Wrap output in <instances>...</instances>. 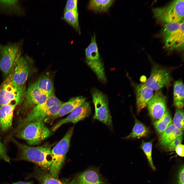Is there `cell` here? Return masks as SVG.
Instances as JSON below:
<instances>
[{"mask_svg":"<svg viewBox=\"0 0 184 184\" xmlns=\"http://www.w3.org/2000/svg\"><path fill=\"white\" fill-rule=\"evenodd\" d=\"M12 140L18 150L16 160L31 162L42 169L45 170L49 169L52 161L51 146L45 144L37 147L31 146L21 143L14 139Z\"/></svg>","mask_w":184,"mask_h":184,"instance_id":"6da1fadb","label":"cell"},{"mask_svg":"<svg viewBox=\"0 0 184 184\" xmlns=\"http://www.w3.org/2000/svg\"><path fill=\"white\" fill-rule=\"evenodd\" d=\"M18 130L16 134L17 137L25 140L30 145L39 144L51 133L42 121L29 122Z\"/></svg>","mask_w":184,"mask_h":184,"instance_id":"7a4b0ae2","label":"cell"},{"mask_svg":"<svg viewBox=\"0 0 184 184\" xmlns=\"http://www.w3.org/2000/svg\"><path fill=\"white\" fill-rule=\"evenodd\" d=\"M184 19L179 23L165 24L161 32L165 48L170 50L184 49Z\"/></svg>","mask_w":184,"mask_h":184,"instance_id":"3957f363","label":"cell"},{"mask_svg":"<svg viewBox=\"0 0 184 184\" xmlns=\"http://www.w3.org/2000/svg\"><path fill=\"white\" fill-rule=\"evenodd\" d=\"M26 91L25 85H19L13 81L11 73L0 86V106L12 103L19 104L25 99Z\"/></svg>","mask_w":184,"mask_h":184,"instance_id":"277c9868","label":"cell"},{"mask_svg":"<svg viewBox=\"0 0 184 184\" xmlns=\"http://www.w3.org/2000/svg\"><path fill=\"white\" fill-rule=\"evenodd\" d=\"M22 41L0 44V70L5 76L12 72L17 60L21 55Z\"/></svg>","mask_w":184,"mask_h":184,"instance_id":"5b68a950","label":"cell"},{"mask_svg":"<svg viewBox=\"0 0 184 184\" xmlns=\"http://www.w3.org/2000/svg\"><path fill=\"white\" fill-rule=\"evenodd\" d=\"M74 127L71 128L64 137L51 150L52 163L49 174L57 178L64 162L66 154L70 145Z\"/></svg>","mask_w":184,"mask_h":184,"instance_id":"8992f818","label":"cell"},{"mask_svg":"<svg viewBox=\"0 0 184 184\" xmlns=\"http://www.w3.org/2000/svg\"><path fill=\"white\" fill-rule=\"evenodd\" d=\"M184 1L175 0L165 7L153 8L154 17L165 24L179 23L183 19Z\"/></svg>","mask_w":184,"mask_h":184,"instance_id":"52a82bcc","label":"cell"},{"mask_svg":"<svg viewBox=\"0 0 184 184\" xmlns=\"http://www.w3.org/2000/svg\"><path fill=\"white\" fill-rule=\"evenodd\" d=\"M91 93L95 108L93 119L99 120L112 129V119L109 108L108 98L102 92L96 88L92 89Z\"/></svg>","mask_w":184,"mask_h":184,"instance_id":"ba28073f","label":"cell"},{"mask_svg":"<svg viewBox=\"0 0 184 184\" xmlns=\"http://www.w3.org/2000/svg\"><path fill=\"white\" fill-rule=\"evenodd\" d=\"M171 80L170 72L168 69L155 65L152 69L149 78L145 84L152 90L157 91L169 86Z\"/></svg>","mask_w":184,"mask_h":184,"instance_id":"9c48e42d","label":"cell"},{"mask_svg":"<svg viewBox=\"0 0 184 184\" xmlns=\"http://www.w3.org/2000/svg\"><path fill=\"white\" fill-rule=\"evenodd\" d=\"M69 184H109L98 168L91 167L78 174Z\"/></svg>","mask_w":184,"mask_h":184,"instance_id":"30bf717a","label":"cell"},{"mask_svg":"<svg viewBox=\"0 0 184 184\" xmlns=\"http://www.w3.org/2000/svg\"><path fill=\"white\" fill-rule=\"evenodd\" d=\"M49 96L42 92L34 83L31 84L26 90L22 111L27 114L35 106L44 102Z\"/></svg>","mask_w":184,"mask_h":184,"instance_id":"8fae6325","label":"cell"},{"mask_svg":"<svg viewBox=\"0 0 184 184\" xmlns=\"http://www.w3.org/2000/svg\"><path fill=\"white\" fill-rule=\"evenodd\" d=\"M89 103L85 101L72 111L67 117L62 119L52 127L51 130L55 131L62 125L67 123H75L89 116L91 113Z\"/></svg>","mask_w":184,"mask_h":184,"instance_id":"7c38bea8","label":"cell"},{"mask_svg":"<svg viewBox=\"0 0 184 184\" xmlns=\"http://www.w3.org/2000/svg\"><path fill=\"white\" fill-rule=\"evenodd\" d=\"M150 116L154 119H159L167 111L166 98L161 91L157 90L148 104Z\"/></svg>","mask_w":184,"mask_h":184,"instance_id":"4fadbf2b","label":"cell"},{"mask_svg":"<svg viewBox=\"0 0 184 184\" xmlns=\"http://www.w3.org/2000/svg\"><path fill=\"white\" fill-rule=\"evenodd\" d=\"M29 72V68L27 58L21 55L11 72L13 81L19 85L25 86L28 78Z\"/></svg>","mask_w":184,"mask_h":184,"instance_id":"5bb4252c","label":"cell"},{"mask_svg":"<svg viewBox=\"0 0 184 184\" xmlns=\"http://www.w3.org/2000/svg\"><path fill=\"white\" fill-rule=\"evenodd\" d=\"M137 111L139 112L146 107L153 95V90L145 84L138 85L136 89Z\"/></svg>","mask_w":184,"mask_h":184,"instance_id":"9a60e30c","label":"cell"},{"mask_svg":"<svg viewBox=\"0 0 184 184\" xmlns=\"http://www.w3.org/2000/svg\"><path fill=\"white\" fill-rule=\"evenodd\" d=\"M63 103L53 106L45 111L38 113L33 115L25 116L20 121L17 130L29 122L34 121H43L45 119H48L57 112Z\"/></svg>","mask_w":184,"mask_h":184,"instance_id":"2e32d148","label":"cell"},{"mask_svg":"<svg viewBox=\"0 0 184 184\" xmlns=\"http://www.w3.org/2000/svg\"><path fill=\"white\" fill-rule=\"evenodd\" d=\"M17 105L14 103L0 106V127L3 131H6L11 127L14 112Z\"/></svg>","mask_w":184,"mask_h":184,"instance_id":"e0dca14e","label":"cell"},{"mask_svg":"<svg viewBox=\"0 0 184 184\" xmlns=\"http://www.w3.org/2000/svg\"><path fill=\"white\" fill-rule=\"evenodd\" d=\"M86 99L85 98L79 96L71 98L67 101L63 103L57 112L48 119H54L71 113L76 107L85 102Z\"/></svg>","mask_w":184,"mask_h":184,"instance_id":"ac0fdd59","label":"cell"},{"mask_svg":"<svg viewBox=\"0 0 184 184\" xmlns=\"http://www.w3.org/2000/svg\"><path fill=\"white\" fill-rule=\"evenodd\" d=\"M183 131L178 129L171 123L162 133L159 139V144L166 148L175 138L183 136Z\"/></svg>","mask_w":184,"mask_h":184,"instance_id":"d6986e66","label":"cell"},{"mask_svg":"<svg viewBox=\"0 0 184 184\" xmlns=\"http://www.w3.org/2000/svg\"><path fill=\"white\" fill-rule=\"evenodd\" d=\"M0 13L18 16L24 14L18 0H0Z\"/></svg>","mask_w":184,"mask_h":184,"instance_id":"ffe728a7","label":"cell"},{"mask_svg":"<svg viewBox=\"0 0 184 184\" xmlns=\"http://www.w3.org/2000/svg\"><path fill=\"white\" fill-rule=\"evenodd\" d=\"M30 176L36 178L40 184H65L57 178L51 176L45 170L37 167Z\"/></svg>","mask_w":184,"mask_h":184,"instance_id":"44dd1931","label":"cell"},{"mask_svg":"<svg viewBox=\"0 0 184 184\" xmlns=\"http://www.w3.org/2000/svg\"><path fill=\"white\" fill-rule=\"evenodd\" d=\"M62 102L53 94L50 96L43 103L34 107L26 114V116H30L38 113L45 111L52 106L62 103Z\"/></svg>","mask_w":184,"mask_h":184,"instance_id":"7402d4cb","label":"cell"},{"mask_svg":"<svg viewBox=\"0 0 184 184\" xmlns=\"http://www.w3.org/2000/svg\"><path fill=\"white\" fill-rule=\"evenodd\" d=\"M34 83L42 92L48 96L54 94L53 83L49 75H45L41 76Z\"/></svg>","mask_w":184,"mask_h":184,"instance_id":"603a6c76","label":"cell"},{"mask_svg":"<svg viewBox=\"0 0 184 184\" xmlns=\"http://www.w3.org/2000/svg\"><path fill=\"white\" fill-rule=\"evenodd\" d=\"M174 103L178 109L184 106V85L182 82L179 80L175 82L173 88Z\"/></svg>","mask_w":184,"mask_h":184,"instance_id":"cb8c5ba5","label":"cell"},{"mask_svg":"<svg viewBox=\"0 0 184 184\" xmlns=\"http://www.w3.org/2000/svg\"><path fill=\"white\" fill-rule=\"evenodd\" d=\"M149 132V130L146 126L137 120H136L132 132L124 138H139L145 137L147 136Z\"/></svg>","mask_w":184,"mask_h":184,"instance_id":"d4e9b609","label":"cell"},{"mask_svg":"<svg viewBox=\"0 0 184 184\" xmlns=\"http://www.w3.org/2000/svg\"><path fill=\"white\" fill-rule=\"evenodd\" d=\"M114 1V0H90L89 3L88 8L90 10L97 12L106 11Z\"/></svg>","mask_w":184,"mask_h":184,"instance_id":"484cf974","label":"cell"},{"mask_svg":"<svg viewBox=\"0 0 184 184\" xmlns=\"http://www.w3.org/2000/svg\"><path fill=\"white\" fill-rule=\"evenodd\" d=\"M172 119L168 111L167 110L163 115L154 123L156 130L159 134H162L171 123Z\"/></svg>","mask_w":184,"mask_h":184,"instance_id":"4316f807","label":"cell"},{"mask_svg":"<svg viewBox=\"0 0 184 184\" xmlns=\"http://www.w3.org/2000/svg\"><path fill=\"white\" fill-rule=\"evenodd\" d=\"M63 19L76 31L80 33L78 22V14L77 11H64Z\"/></svg>","mask_w":184,"mask_h":184,"instance_id":"83f0119b","label":"cell"},{"mask_svg":"<svg viewBox=\"0 0 184 184\" xmlns=\"http://www.w3.org/2000/svg\"><path fill=\"white\" fill-rule=\"evenodd\" d=\"M151 141L143 142L141 145V148L145 154L148 163L151 168L154 170H156L154 164L152 157V147Z\"/></svg>","mask_w":184,"mask_h":184,"instance_id":"f1b7e54d","label":"cell"},{"mask_svg":"<svg viewBox=\"0 0 184 184\" xmlns=\"http://www.w3.org/2000/svg\"><path fill=\"white\" fill-rule=\"evenodd\" d=\"M173 124L178 129L184 130V112L183 110L178 109L176 110L173 119Z\"/></svg>","mask_w":184,"mask_h":184,"instance_id":"f546056e","label":"cell"},{"mask_svg":"<svg viewBox=\"0 0 184 184\" xmlns=\"http://www.w3.org/2000/svg\"><path fill=\"white\" fill-rule=\"evenodd\" d=\"M0 160L10 163V158L8 155L6 148L2 142L0 138Z\"/></svg>","mask_w":184,"mask_h":184,"instance_id":"4dcf8cb0","label":"cell"},{"mask_svg":"<svg viewBox=\"0 0 184 184\" xmlns=\"http://www.w3.org/2000/svg\"><path fill=\"white\" fill-rule=\"evenodd\" d=\"M183 138V136L177 137L168 145L165 148L166 149L170 151L175 150L176 147L178 145L181 144Z\"/></svg>","mask_w":184,"mask_h":184,"instance_id":"1f68e13d","label":"cell"},{"mask_svg":"<svg viewBox=\"0 0 184 184\" xmlns=\"http://www.w3.org/2000/svg\"><path fill=\"white\" fill-rule=\"evenodd\" d=\"M77 1L68 0L66 2L64 11H77Z\"/></svg>","mask_w":184,"mask_h":184,"instance_id":"d6a6232c","label":"cell"},{"mask_svg":"<svg viewBox=\"0 0 184 184\" xmlns=\"http://www.w3.org/2000/svg\"><path fill=\"white\" fill-rule=\"evenodd\" d=\"M184 168L182 165L179 168L177 174V184H184Z\"/></svg>","mask_w":184,"mask_h":184,"instance_id":"836d02e7","label":"cell"},{"mask_svg":"<svg viewBox=\"0 0 184 184\" xmlns=\"http://www.w3.org/2000/svg\"><path fill=\"white\" fill-rule=\"evenodd\" d=\"M184 145L181 144L178 145L175 149L176 154L179 156L182 157H184Z\"/></svg>","mask_w":184,"mask_h":184,"instance_id":"e575fe53","label":"cell"},{"mask_svg":"<svg viewBox=\"0 0 184 184\" xmlns=\"http://www.w3.org/2000/svg\"><path fill=\"white\" fill-rule=\"evenodd\" d=\"M11 184H33V183L31 181L27 182L20 181Z\"/></svg>","mask_w":184,"mask_h":184,"instance_id":"d590c367","label":"cell"}]
</instances>
